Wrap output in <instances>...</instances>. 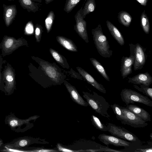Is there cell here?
<instances>
[{"instance_id": "1", "label": "cell", "mask_w": 152, "mask_h": 152, "mask_svg": "<svg viewBox=\"0 0 152 152\" xmlns=\"http://www.w3.org/2000/svg\"><path fill=\"white\" fill-rule=\"evenodd\" d=\"M83 97L92 109L102 116L109 119L110 115L108 113L110 106L102 96L93 91L92 94L83 92Z\"/></svg>"}, {"instance_id": "2", "label": "cell", "mask_w": 152, "mask_h": 152, "mask_svg": "<svg viewBox=\"0 0 152 152\" xmlns=\"http://www.w3.org/2000/svg\"><path fill=\"white\" fill-rule=\"evenodd\" d=\"M93 39L99 53L105 58H110L112 55L107 38L103 33L101 25L91 30Z\"/></svg>"}, {"instance_id": "3", "label": "cell", "mask_w": 152, "mask_h": 152, "mask_svg": "<svg viewBox=\"0 0 152 152\" xmlns=\"http://www.w3.org/2000/svg\"><path fill=\"white\" fill-rule=\"evenodd\" d=\"M122 101L126 105L135 102L143 104L147 106L152 107V101L147 96L129 89L124 88L122 90L120 94Z\"/></svg>"}, {"instance_id": "4", "label": "cell", "mask_w": 152, "mask_h": 152, "mask_svg": "<svg viewBox=\"0 0 152 152\" xmlns=\"http://www.w3.org/2000/svg\"><path fill=\"white\" fill-rule=\"evenodd\" d=\"M28 45L27 41L24 39H16L12 37L4 36L0 44V48L4 57L12 54L20 47Z\"/></svg>"}, {"instance_id": "5", "label": "cell", "mask_w": 152, "mask_h": 152, "mask_svg": "<svg viewBox=\"0 0 152 152\" xmlns=\"http://www.w3.org/2000/svg\"><path fill=\"white\" fill-rule=\"evenodd\" d=\"M107 131L114 136L132 143L141 142L136 135L124 128L111 123H107Z\"/></svg>"}, {"instance_id": "6", "label": "cell", "mask_w": 152, "mask_h": 152, "mask_svg": "<svg viewBox=\"0 0 152 152\" xmlns=\"http://www.w3.org/2000/svg\"><path fill=\"white\" fill-rule=\"evenodd\" d=\"M4 91L7 95L13 93L15 89L16 82L15 70L7 63L2 73Z\"/></svg>"}, {"instance_id": "7", "label": "cell", "mask_w": 152, "mask_h": 152, "mask_svg": "<svg viewBox=\"0 0 152 152\" xmlns=\"http://www.w3.org/2000/svg\"><path fill=\"white\" fill-rule=\"evenodd\" d=\"M121 107L124 117V120L123 124L128 125L135 128H143L148 125L146 121L126 107L121 106Z\"/></svg>"}, {"instance_id": "8", "label": "cell", "mask_w": 152, "mask_h": 152, "mask_svg": "<svg viewBox=\"0 0 152 152\" xmlns=\"http://www.w3.org/2000/svg\"><path fill=\"white\" fill-rule=\"evenodd\" d=\"M82 10V7L75 16L76 24L74 26V29L79 35L88 43L89 40L87 31V23L83 17Z\"/></svg>"}, {"instance_id": "9", "label": "cell", "mask_w": 152, "mask_h": 152, "mask_svg": "<svg viewBox=\"0 0 152 152\" xmlns=\"http://www.w3.org/2000/svg\"><path fill=\"white\" fill-rule=\"evenodd\" d=\"M130 54L129 57L123 56L121 59L120 71L123 79L132 72V67L134 62V50L135 45L129 44Z\"/></svg>"}, {"instance_id": "10", "label": "cell", "mask_w": 152, "mask_h": 152, "mask_svg": "<svg viewBox=\"0 0 152 152\" xmlns=\"http://www.w3.org/2000/svg\"><path fill=\"white\" fill-rule=\"evenodd\" d=\"M98 138L101 142L107 146L110 145L116 147H123L125 148H128L133 145L132 142L112 135L101 134L98 137Z\"/></svg>"}, {"instance_id": "11", "label": "cell", "mask_w": 152, "mask_h": 152, "mask_svg": "<svg viewBox=\"0 0 152 152\" xmlns=\"http://www.w3.org/2000/svg\"><path fill=\"white\" fill-rule=\"evenodd\" d=\"M134 50V69L135 71L141 69L145 64L146 56L145 49L139 43L135 45Z\"/></svg>"}, {"instance_id": "12", "label": "cell", "mask_w": 152, "mask_h": 152, "mask_svg": "<svg viewBox=\"0 0 152 152\" xmlns=\"http://www.w3.org/2000/svg\"><path fill=\"white\" fill-rule=\"evenodd\" d=\"M37 116H34L28 119H22L18 118L15 115L13 116L11 115L6 117L5 122L12 129L16 131V132H20L21 126L28 124L29 122L31 120L36 119Z\"/></svg>"}, {"instance_id": "13", "label": "cell", "mask_w": 152, "mask_h": 152, "mask_svg": "<svg viewBox=\"0 0 152 152\" xmlns=\"http://www.w3.org/2000/svg\"><path fill=\"white\" fill-rule=\"evenodd\" d=\"M39 64L45 74L52 80L56 82H58L61 75L56 67L44 60L40 61Z\"/></svg>"}, {"instance_id": "14", "label": "cell", "mask_w": 152, "mask_h": 152, "mask_svg": "<svg viewBox=\"0 0 152 152\" xmlns=\"http://www.w3.org/2000/svg\"><path fill=\"white\" fill-rule=\"evenodd\" d=\"M3 18L6 26H10L15 20L17 13L15 5H7L3 4Z\"/></svg>"}, {"instance_id": "15", "label": "cell", "mask_w": 152, "mask_h": 152, "mask_svg": "<svg viewBox=\"0 0 152 152\" xmlns=\"http://www.w3.org/2000/svg\"><path fill=\"white\" fill-rule=\"evenodd\" d=\"M129 83L134 85H143L148 86L152 83V77L148 72L139 73L134 77H128Z\"/></svg>"}, {"instance_id": "16", "label": "cell", "mask_w": 152, "mask_h": 152, "mask_svg": "<svg viewBox=\"0 0 152 152\" xmlns=\"http://www.w3.org/2000/svg\"><path fill=\"white\" fill-rule=\"evenodd\" d=\"M76 69L80 75L84 78L88 83L99 91L103 94H106V91L105 88L101 84L97 82L94 78L87 72L79 67H76Z\"/></svg>"}, {"instance_id": "17", "label": "cell", "mask_w": 152, "mask_h": 152, "mask_svg": "<svg viewBox=\"0 0 152 152\" xmlns=\"http://www.w3.org/2000/svg\"><path fill=\"white\" fill-rule=\"evenodd\" d=\"M64 84L69 92L71 98L74 101L82 106L87 107L88 106V103L83 99L74 86L66 80L64 81Z\"/></svg>"}, {"instance_id": "18", "label": "cell", "mask_w": 152, "mask_h": 152, "mask_svg": "<svg viewBox=\"0 0 152 152\" xmlns=\"http://www.w3.org/2000/svg\"><path fill=\"white\" fill-rule=\"evenodd\" d=\"M126 107L144 121H151L150 115L143 108L133 104H129Z\"/></svg>"}, {"instance_id": "19", "label": "cell", "mask_w": 152, "mask_h": 152, "mask_svg": "<svg viewBox=\"0 0 152 152\" xmlns=\"http://www.w3.org/2000/svg\"><path fill=\"white\" fill-rule=\"evenodd\" d=\"M107 27L112 35L119 44L123 45L125 43L124 38L119 30L109 20L106 21Z\"/></svg>"}, {"instance_id": "20", "label": "cell", "mask_w": 152, "mask_h": 152, "mask_svg": "<svg viewBox=\"0 0 152 152\" xmlns=\"http://www.w3.org/2000/svg\"><path fill=\"white\" fill-rule=\"evenodd\" d=\"M31 141L28 138H20L7 144L4 148L6 149H18L29 145Z\"/></svg>"}, {"instance_id": "21", "label": "cell", "mask_w": 152, "mask_h": 152, "mask_svg": "<svg viewBox=\"0 0 152 152\" xmlns=\"http://www.w3.org/2000/svg\"><path fill=\"white\" fill-rule=\"evenodd\" d=\"M56 39L59 44L66 49L71 51H77L76 46L71 39L60 36H57Z\"/></svg>"}, {"instance_id": "22", "label": "cell", "mask_w": 152, "mask_h": 152, "mask_svg": "<svg viewBox=\"0 0 152 152\" xmlns=\"http://www.w3.org/2000/svg\"><path fill=\"white\" fill-rule=\"evenodd\" d=\"M18 1L21 6L28 12L35 13L39 10L38 3L32 0H18Z\"/></svg>"}, {"instance_id": "23", "label": "cell", "mask_w": 152, "mask_h": 152, "mask_svg": "<svg viewBox=\"0 0 152 152\" xmlns=\"http://www.w3.org/2000/svg\"><path fill=\"white\" fill-rule=\"evenodd\" d=\"M118 18L119 23L126 27L129 26L132 19L130 14L124 11L120 12L118 13Z\"/></svg>"}, {"instance_id": "24", "label": "cell", "mask_w": 152, "mask_h": 152, "mask_svg": "<svg viewBox=\"0 0 152 152\" xmlns=\"http://www.w3.org/2000/svg\"><path fill=\"white\" fill-rule=\"evenodd\" d=\"M90 60L93 66L99 74L107 81H110L109 77L107 74L105 69L101 64L96 59L91 58Z\"/></svg>"}, {"instance_id": "25", "label": "cell", "mask_w": 152, "mask_h": 152, "mask_svg": "<svg viewBox=\"0 0 152 152\" xmlns=\"http://www.w3.org/2000/svg\"><path fill=\"white\" fill-rule=\"evenodd\" d=\"M49 51L52 56L58 63L64 68H69V65L66 59L63 56L52 48H50Z\"/></svg>"}, {"instance_id": "26", "label": "cell", "mask_w": 152, "mask_h": 152, "mask_svg": "<svg viewBox=\"0 0 152 152\" xmlns=\"http://www.w3.org/2000/svg\"><path fill=\"white\" fill-rule=\"evenodd\" d=\"M86 2L82 10L83 17L84 19L87 15L93 12L96 7L95 0H86Z\"/></svg>"}, {"instance_id": "27", "label": "cell", "mask_w": 152, "mask_h": 152, "mask_svg": "<svg viewBox=\"0 0 152 152\" xmlns=\"http://www.w3.org/2000/svg\"><path fill=\"white\" fill-rule=\"evenodd\" d=\"M140 26L144 32L147 34H149L150 30V25L148 17L144 10L140 16Z\"/></svg>"}, {"instance_id": "28", "label": "cell", "mask_w": 152, "mask_h": 152, "mask_svg": "<svg viewBox=\"0 0 152 152\" xmlns=\"http://www.w3.org/2000/svg\"><path fill=\"white\" fill-rule=\"evenodd\" d=\"M110 106L115 115L117 119L120 121L123 124L124 120V117L121 106L115 103L111 104Z\"/></svg>"}, {"instance_id": "29", "label": "cell", "mask_w": 152, "mask_h": 152, "mask_svg": "<svg viewBox=\"0 0 152 152\" xmlns=\"http://www.w3.org/2000/svg\"><path fill=\"white\" fill-rule=\"evenodd\" d=\"M92 124L97 129L103 131H107V126L103 124L96 116L92 115L91 116Z\"/></svg>"}, {"instance_id": "30", "label": "cell", "mask_w": 152, "mask_h": 152, "mask_svg": "<svg viewBox=\"0 0 152 152\" xmlns=\"http://www.w3.org/2000/svg\"><path fill=\"white\" fill-rule=\"evenodd\" d=\"M53 11H50L48 13L45 20V24L47 31L49 33L51 30L55 19Z\"/></svg>"}, {"instance_id": "31", "label": "cell", "mask_w": 152, "mask_h": 152, "mask_svg": "<svg viewBox=\"0 0 152 152\" xmlns=\"http://www.w3.org/2000/svg\"><path fill=\"white\" fill-rule=\"evenodd\" d=\"M134 87L138 91L142 92L144 95L152 99V88L149 86L143 85H140V87L136 85H133Z\"/></svg>"}, {"instance_id": "32", "label": "cell", "mask_w": 152, "mask_h": 152, "mask_svg": "<svg viewBox=\"0 0 152 152\" xmlns=\"http://www.w3.org/2000/svg\"><path fill=\"white\" fill-rule=\"evenodd\" d=\"M80 0H66L64 10L67 13L70 12Z\"/></svg>"}, {"instance_id": "33", "label": "cell", "mask_w": 152, "mask_h": 152, "mask_svg": "<svg viewBox=\"0 0 152 152\" xmlns=\"http://www.w3.org/2000/svg\"><path fill=\"white\" fill-rule=\"evenodd\" d=\"M42 28L40 25L37 24L35 25V37L37 42H39L41 39Z\"/></svg>"}, {"instance_id": "34", "label": "cell", "mask_w": 152, "mask_h": 152, "mask_svg": "<svg viewBox=\"0 0 152 152\" xmlns=\"http://www.w3.org/2000/svg\"><path fill=\"white\" fill-rule=\"evenodd\" d=\"M3 64V58L0 55V90L4 91V84L3 80L2 74L1 73Z\"/></svg>"}, {"instance_id": "35", "label": "cell", "mask_w": 152, "mask_h": 152, "mask_svg": "<svg viewBox=\"0 0 152 152\" xmlns=\"http://www.w3.org/2000/svg\"><path fill=\"white\" fill-rule=\"evenodd\" d=\"M34 31V28L32 24L29 23L26 25L25 29V33L27 34H32Z\"/></svg>"}, {"instance_id": "36", "label": "cell", "mask_w": 152, "mask_h": 152, "mask_svg": "<svg viewBox=\"0 0 152 152\" xmlns=\"http://www.w3.org/2000/svg\"><path fill=\"white\" fill-rule=\"evenodd\" d=\"M134 152H152V148L151 147L145 148H137V149Z\"/></svg>"}, {"instance_id": "37", "label": "cell", "mask_w": 152, "mask_h": 152, "mask_svg": "<svg viewBox=\"0 0 152 152\" xmlns=\"http://www.w3.org/2000/svg\"><path fill=\"white\" fill-rule=\"evenodd\" d=\"M57 147L59 151L63 152H74V151L64 148L61 145L59 144L57 145Z\"/></svg>"}, {"instance_id": "38", "label": "cell", "mask_w": 152, "mask_h": 152, "mask_svg": "<svg viewBox=\"0 0 152 152\" xmlns=\"http://www.w3.org/2000/svg\"><path fill=\"white\" fill-rule=\"evenodd\" d=\"M141 5L145 6L147 4L148 0H136Z\"/></svg>"}, {"instance_id": "39", "label": "cell", "mask_w": 152, "mask_h": 152, "mask_svg": "<svg viewBox=\"0 0 152 152\" xmlns=\"http://www.w3.org/2000/svg\"><path fill=\"white\" fill-rule=\"evenodd\" d=\"M52 150L45 149H39V150H36L32 151L38 152H48L54 151Z\"/></svg>"}, {"instance_id": "40", "label": "cell", "mask_w": 152, "mask_h": 152, "mask_svg": "<svg viewBox=\"0 0 152 152\" xmlns=\"http://www.w3.org/2000/svg\"><path fill=\"white\" fill-rule=\"evenodd\" d=\"M54 0H45V3L48 4L53 1Z\"/></svg>"}, {"instance_id": "41", "label": "cell", "mask_w": 152, "mask_h": 152, "mask_svg": "<svg viewBox=\"0 0 152 152\" xmlns=\"http://www.w3.org/2000/svg\"><path fill=\"white\" fill-rule=\"evenodd\" d=\"M32 0L34 1L39 2V3H41L42 1V0Z\"/></svg>"}, {"instance_id": "42", "label": "cell", "mask_w": 152, "mask_h": 152, "mask_svg": "<svg viewBox=\"0 0 152 152\" xmlns=\"http://www.w3.org/2000/svg\"><path fill=\"white\" fill-rule=\"evenodd\" d=\"M3 142L2 140L0 138V147L3 144Z\"/></svg>"}, {"instance_id": "43", "label": "cell", "mask_w": 152, "mask_h": 152, "mask_svg": "<svg viewBox=\"0 0 152 152\" xmlns=\"http://www.w3.org/2000/svg\"><path fill=\"white\" fill-rule=\"evenodd\" d=\"M150 136V137H151V139H152V134L151 133Z\"/></svg>"}, {"instance_id": "44", "label": "cell", "mask_w": 152, "mask_h": 152, "mask_svg": "<svg viewBox=\"0 0 152 152\" xmlns=\"http://www.w3.org/2000/svg\"><path fill=\"white\" fill-rule=\"evenodd\" d=\"M7 0L10 1H14V0Z\"/></svg>"}]
</instances>
